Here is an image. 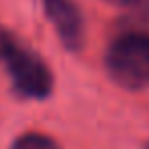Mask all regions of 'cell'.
I'll return each instance as SVG.
<instances>
[{
	"mask_svg": "<svg viewBox=\"0 0 149 149\" xmlns=\"http://www.w3.org/2000/svg\"><path fill=\"white\" fill-rule=\"evenodd\" d=\"M10 149H61V147L49 135H43V133H37V131H29V133L19 135L13 141Z\"/></svg>",
	"mask_w": 149,
	"mask_h": 149,
	"instance_id": "obj_4",
	"label": "cell"
},
{
	"mask_svg": "<svg viewBox=\"0 0 149 149\" xmlns=\"http://www.w3.org/2000/svg\"><path fill=\"white\" fill-rule=\"evenodd\" d=\"M0 65L10 78L15 92L23 98L43 100L53 92L49 65L8 31H0Z\"/></svg>",
	"mask_w": 149,
	"mask_h": 149,
	"instance_id": "obj_1",
	"label": "cell"
},
{
	"mask_svg": "<svg viewBox=\"0 0 149 149\" xmlns=\"http://www.w3.org/2000/svg\"><path fill=\"white\" fill-rule=\"evenodd\" d=\"M43 8L63 47L68 51H80L84 47L86 25L78 2L76 0H43Z\"/></svg>",
	"mask_w": 149,
	"mask_h": 149,
	"instance_id": "obj_3",
	"label": "cell"
},
{
	"mask_svg": "<svg viewBox=\"0 0 149 149\" xmlns=\"http://www.w3.org/2000/svg\"><path fill=\"white\" fill-rule=\"evenodd\" d=\"M110 2L133 13H149V0H110Z\"/></svg>",
	"mask_w": 149,
	"mask_h": 149,
	"instance_id": "obj_5",
	"label": "cell"
},
{
	"mask_svg": "<svg viewBox=\"0 0 149 149\" xmlns=\"http://www.w3.org/2000/svg\"><path fill=\"white\" fill-rule=\"evenodd\" d=\"M110 80L125 90L149 88V33L125 31L112 39L104 53Z\"/></svg>",
	"mask_w": 149,
	"mask_h": 149,
	"instance_id": "obj_2",
	"label": "cell"
}]
</instances>
